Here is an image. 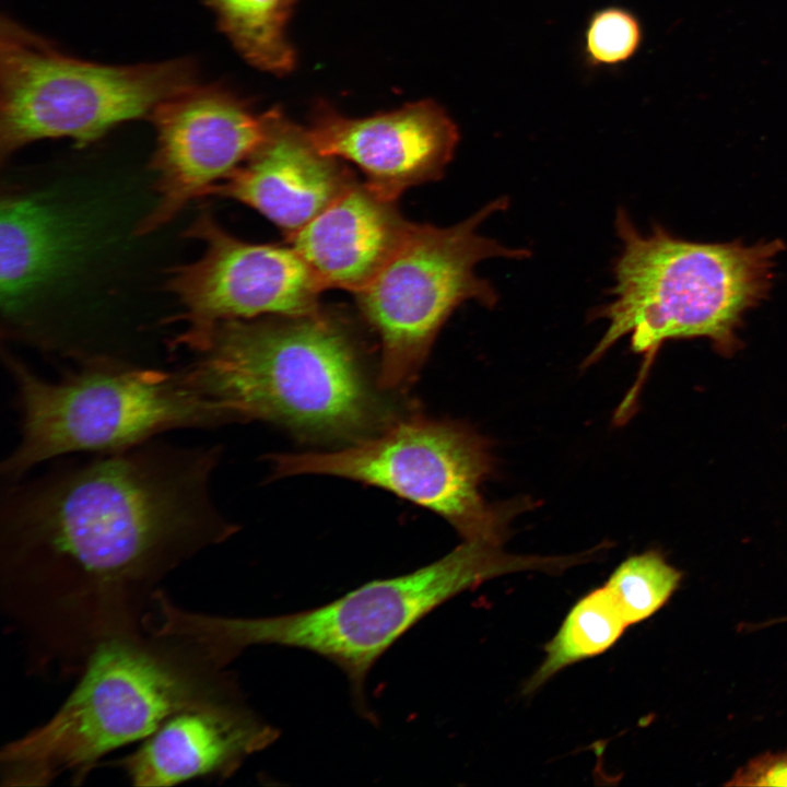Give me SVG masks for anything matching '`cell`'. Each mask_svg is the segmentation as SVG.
Listing matches in <instances>:
<instances>
[{
    "instance_id": "obj_1",
    "label": "cell",
    "mask_w": 787,
    "mask_h": 787,
    "mask_svg": "<svg viewBox=\"0 0 787 787\" xmlns=\"http://www.w3.org/2000/svg\"><path fill=\"white\" fill-rule=\"evenodd\" d=\"M218 447L146 442L25 483L0 517V604L34 672L81 673L143 631L164 578L236 527L214 506Z\"/></svg>"
},
{
    "instance_id": "obj_2",
    "label": "cell",
    "mask_w": 787,
    "mask_h": 787,
    "mask_svg": "<svg viewBox=\"0 0 787 787\" xmlns=\"http://www.w3.org/2000/svg\"><path fill=\"white\" fill-rule=\"evenodd\" d=\"M185 367L225 423L263 421L350 444L398 418L350 326L321 308L215 325Z\"/></svg>"
},
{
    "instance_id": "obj_3",
    "label": "cell",
    "mask_w": 787,
    "mask_h": 787,
    "mask_svg": "<svg viewBox=\"0 0 787 787\" xmlns=\"http://www.w3.org/2000/svg\"><path fill=\"white\" fill-rule=\"evenodd\" d=\"M240 691L191 643L141 631L101 645L59 709L0 751L2 786L81 784L110 751L144 740L175 714Z\"/></svg>"
},
{
    "instance_id": "obj_4",
    "label": "cell",
    "mask_w": 787,
    "mask_h": 787,
    "mask_svg": "<svg viewBox=\"0 0 787 787\" xmlns=\"http://www.w3.org/2000/svg\"><path fill=\"white\" fill-rule=\"evenodd\" d=\"M533 555L463 541L411 573L375 579L327 604L263 618H231L188 610L173 600L160 614L162 632L181 637L219 668L255 645L294 647L319 655L346 676L354 704L368 717L364 683L374 663L435 608L504 574L533 571Z\"/></svg>"
},
{
    "instance_id": "obj_5",
    "label": "cell",
    "mask_w": 787,
    "mask_h": 787,
    "mask_svg": "<svg viewBox=\"0 0 787 787\" xmlns=\"http://www.w3.org/2000/svg\"><path fill=\"white\" fill-rule=\"evenodd\" d=\"M615 230L622 248L613 266L612 297L590 314L608 325L583 367L626 336L646 365L669 340L707 338L725 355L741 345L737 329L743 315L768 296L783 240L693 243L659 225L645 235L624 209L616 212Z\"/></svg>"
},
{
    "instance_id": "obj_6",
    "label": "cell",
    "mask_w": 787,
    "mask_h": 787,
    "mask_svg": "<svg viewBox=\"0 0 787 787\" xmlns=\"http://www.w3.org/2000/svg\"><path fill=\"white\" fill-rule=\"evenodd\" d=\"M5 361L21 418L20 441L1 467L9 483L57 456L118 453L169 430L224 424L186 368L93 360L48 380L11 355Z\"/></svg>"
},
{
    "instance_id": "obj_7",
    "label": "cell",
    "mask_w": 787,
    "mask_h": 787,
    "mask_svg": "<svg viewBox=\"0 0 787 787\" xmlns=\"http://www.w3.org/2000/svg\"><path fill=\"white\" fill-rule=\"evenodd\" d=\"M195 83L189 60L91 62L2 17L1 157L43 139L69 138L87 145L122 122L150 118L160 104Z\"/></svg>"
},
{
    "instance_id": "obj_8",
    "label": "cell",
    "mask_w": 787,
    "mask_h": 787,
    "mask_svg": "<svg viewBox=\"0 0 787 787\" xmlns=\"http://www.w3.org/2000/svg\"><path fill=\"white\" fill-rule=\"evenodd\" d=\"M278 478L322 474L388 491L443 517L463 541L502 547L526 500L489 503L481 492L494 470L490 442L460 422L420 413L330 451L271 455Z\"/></svg>"
},
{
    "instance_id": "obj_9",
    "label": "cell",
    "mask_w": 787,
    "mask_h": 787,
    "mask_svg": "<svg viewBox=\"0 0 787 787\" xmlns=\"http://www.w3.org/2000/svg\"><path fill=\"white\" fill-rule=\"evenodd\" d=\"M500 197L451 226L412 223L403 240L355 293L357 307L379 340L377 373L386 392L401 391L418 378L441 329L462 304L493 307L495 287L475 273L491 258L524 259L530 251L506 247L479 232L494 213L507 208Z\"/></svg>"
},
{
    "instance_id": "obj_10",
    "label": "cell",
    "mask_w": 787,
    "mask_h": 787,
    "mask_svg": "<svg viewBox=\"0 0 787 787\" xmlns=\"http://www.w3.org/2000/svg\"><path fill=\"white\" fill-rule=\"evenodd\" d=\"M187 236L201 240L204 251L174 269L167 281L186 322L176 344L192 349L223 321L298 316L320 308L325 289L291 245L242 240L208 213L193 222Z\"/></svg>"
},
{
    "instance_id": "obj_11",
    "label": "cell",
    "mask_w": 787,
    "mask_h": 787,
    "mask_svg": "<svg viewBox=\"0 0 787 787\" xmlns=\"http://www.w3.org/2000/svg\"><path fill=\"white\" fill-rule=\"evenodd\" d=\"M271 111L257 115L219 86L197 83L160 104L151 161L157 202L138 227L157 230L242 165L263 141Z\"/></svg>"
},
{
    "instance_id": "obj_12",
    "label": "cell",
    "mask_w": 787,
    "mask_h": 787,
    "mask_svg": "<svg viewBox=\"0 0 787 787\" xmlns=\"http://www.w3.org/2000/svg\"><path fill=\"white\" fill-rule=\"evenodd\" d=\"M307 131L320 152L355 165L364 183L391 201L438 180L459 142L455 121L428 99L361 118L321 109Z\"/></svg>"
},
{
    "instance_id": "obj_13",
    "label": "cell",
    "mask_w": 787,
    "mask_h": 787,
    "mask_svg": "<svg viewBox=\"0 0 787 787\" xmlns=\"http://www.w3.org/2000/svg\"><path fill=\"white\" fill-rule=\"evenodd\" d=\"M278 737L279 731L258 717L239 693L175 714L113 765L140 787L228 778Z\"/></svg>"
},
{
    "instance_id": "obj_14",
    "label": "cell",
    "mask_w": 787,
    "mask_h": 787,
    "mask_svg": "<svg viewBox=\"0 0 787 787\" xmlns=\"http://www.w3.org/2000/svg\"><path fill=\"white\" fill-rule=\"evenodd\" d=\"M355 178L338 158L320 152L307 129L271 110L267 134L252 154L209 196L242 202L295 234Z\"/></svg>"
},
{
    "instance_id": "obj_15",
    "label": "cell",
    "mask_w": 787,
    "mask_h": 787,
    "mask_svg": "<svg viewBox=\"0 0 787 787\" xmlns=\"http://www.w3.org/2000/svg\"><path fill=\"white\" fill-rule=\"evenodd\" d=\"M411 224L396 201L354 179L287 239L325 290L355 294L393 255Z\"/></svg>"
},
{
    "instance_id": "obj_16",
    "label": "cell",
    "mask_w": 787,
    "mask_h": 787,
    "mask_svg": "<svg viewBox=\"0 0 787 787\" xmlns=\"http://www.w3.org/2000/svg\"><path fill=\"white\" fill-rule=\"evenodd\" d=\"M0 219L1 304L13 314L73 265L84 233L69 213L34 195L3 197Z\"/></svg>"
},
{
    "instance_id": "obj_17",
    "label": "cell",
    "mask_w": 787,
    "mask_h": 787,
    "mask_svg": "<svg viewBox=\"0 0 787 787\" xmlns=\"http://www.w3.org/2000/svg\"><path fill=\"white\" fill-rule=\"evenodd\" d=\"M627 626L604 585L590 591L575 603L547 644L544 660L527 681L524 692L533 693L563 668L604 653Z\"/></svg>"
},
{
    "instance_id": "obj_18",
    "label": "cell",
    "mask_w": 787,
    "mask_h": 787,
    "mask_svg": "<svg viewBox=\"0 0 787 787\" xmlns=\"http://www.w3.org/2000/svg\"><path fill=\"white\" fill-rule=\"evenodd\" d=\"M237 50L256 67L282 73L294 63L285 25L293 0H208Z\"/></svg>"
},
{
    "instance_id": "obj_19",
    "label": "cell",
    "mask_w": 787,
    "mask_h": 787,
    "mask_svg": "<svg viewBox=\"0 0 787 787\" xmlns=\"http://www.w3.org/2000/svg\"><path fill=\"white\" fill-rule=\"evenodd\" d=\"M682 574L658 551L624 560L604 586L611 592L629 625L656 613L678 588Z\"/></svg>"
},
{
    "instance_id": "obj_20",
    "label": "cell",
    "mask_w": 787,
    "mask_h": 787,
    "mask_svg": "<svg viewBox=\"0 0 787 787\" xmlns=\"http://www.w3.org/2000/svg\"><path fill=\"white\" fill-rule=\"evenodd\" d=\"M643 26L629 9L609 5L594 11L587 20L583 55L590 68H613L630 61L643 43Z\"/></svg>"
},
{
    "instance_id": "obj_21",
    "label": "cell",
    "mask_w": 787,
    "mask_h": 787,
    "mask_svg": "<svg viewBox=\"0 0 787 787\" xmlns=\"http://www.w3.org/2000/svg\"><path fill=\"white\" fill-rule=\"evenodd\" d=\"M726 785L787 787V751L759 755L738 770Z\"/></svg>"
}]
</instances>
